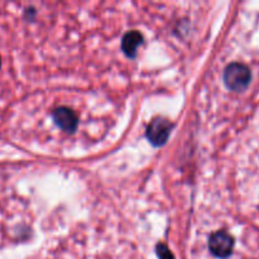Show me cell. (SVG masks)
I'll use <instances>...</instances> for the list:
<instances>
[{
  "label": "cell",
  "mask_w": 259,
  "mask_h": 259,
  "mask_svg": "<svg viewBox=\"0 0 259 259\" xmlns=\"http://www.w3.org/2000/svg\"><path fill=\"white\" fill-rule=\"evenodd\" d=\"M156 250H157V254H158L159 259H175L174 254L171 253V250H169L166 245L162 244V243H159V244L157 245Z\"/></svg>",
  "instance_id": "6"
},
{
  "label": "cell",
  "mask_w": 259,
  "mask_h": 259,
  "mask_svg": "<svg viewBox=\"0 0 259 259\" xmlns=\"http://www.w3.org/2000/svg\"><path fill=\"white\" fill-rule=\"evenodd\" d=\"M209 248L215 257L228 258L234 248V238L224 230L215 232L209 238Z\"/></svg>",
  "instance_id": "3"
},
{
  "label": "cell",
  "mask_w": 259,
  "mask_h": 259,
  "mask_svg": "<svg viewBox=\"0 0 259 259\" xmlns=\"http://www.w3.org/2000/svg\"><path fill=\"white\" fill-rule=\"evenodd\" d=\"M53 120L61 129L68 132V133H72L77 128V115H76L75 111L66 108V106H61L53 111Z\"/></svg>",
  "instance_id": "4"
},
{
  "label": "cell",
  "mask_w": 259,
  "mask_h": 259,
  "mask_svg": "<svg viewBox=\"0 0 259 259\" xmlns=\"http://www.w3.org/2000/svg\"><path fill=\"white\" fill-rule=\"evenodd\" d=\"M143 43V35L138 30H131L125 33L121 40V50L124 51L128 57H134L137 55V50Z\"/></svg>",
  "instance_id": "5"
},
{
  "label": "cell",
  "mask_w": 259,
  "mask_h": 259,
  "mask_svg": "<svg viewBox=\"0 0 259 259\" xmlns=\"http://www.w3.org/2000/svg\"><path fill=\"white\" fill-rule=\"evenodd\" d=\"M172 124L166 118H156L147 126V138L153 146H163L168 141L169 133H171Z\"/></svg>",
  "instance_id": "2"
},
{
  "label": "cell",
  "mask_w": 259,
  "mask_h": 259,
  "mask_svg": "<svg viewBox=\"0 0 259 259\" xmlns=\"http://www.w3.org/2000/svg\"><path fill=\"white\" fill-rule=\"evenodd\" d=\"M252 78L250 70L239 62L230 63L224 71V81L228 89L233 91H244Z\"/></svg>",
  "instance_id": "1"
},
{
  "label": "cell",
  "mask_w": 259,
  "mask_h": 259,
  "mask_svg": "<svg viewBox=\"0 0 259 259\" xmlns=\"http://www.w3.org/2000/svg\"><path fill=\"white\" fill-rule=\"evenodd\" d=\"M0 66H2V58H0Z\"/></svg>",
  "instance_id": "7"
}]
</instances>
